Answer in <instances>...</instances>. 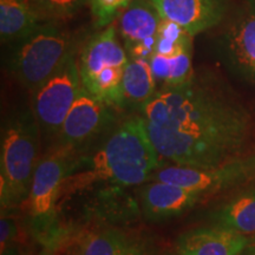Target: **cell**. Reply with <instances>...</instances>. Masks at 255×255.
I'll use <instances>...</instances> for the list:
<instances>
[{
  "label": "cell",
  "mask_w": 255,
  "mask_h": 255,
  "mask_svg": "<svg viewBox=\"0 0 255 255\" xmlns=\"http://www.w3.org/2000/svg\"><path fill=\"white\" fill-rule=\"evenodd\" d=\"M141 113L161 161L213 168L251 154L250 113L202 76L159 88Z\"/></svg>",
  "instance_id": "1"
},
{
  "label": "cell",
  "mask_w": 255,
  "mask_h": 255,
  "mask_svg": "<svg viewBox=\"0 0 255 255\" xmlns=\"http://www.w3.org/2000/svg\"><path fill=\"white\" fill-rule=\"evenodd\" d=\"M161 165V158L152 144L144 120L132 116L123 121L94 154L81 157L73 175L64 183L73 188L94 182H110L120 186H137L145 182Z\"/></svg>",
  "instance_id": "2"
},
{
  "label": "cell",
  "mask_w": 255,
  "mask_h": 255,
  "mask_svg": "<svg viewBox=\"0 0 255 255\" xmlns=\"http://www.w3.org/2000/svg\"><path fill=\"white\" fill-rule=\"evenodd\" d=\"M40 128L32 108L12 113L1 130L0 148V203L1 213L28 197L32 177L39 162Z\"/></svg>",
  "instance_id": "3"
},
{
  "label": "cell",
  "mask_w": 255,
  "mask_h": 255,
  "mask_svg": "<svg viewBox=\"0 0 255 255\" xmlns=\"http://www.w3.org/2000/svg\"><path fill=\"white\" fill-rule=\"evenodd\" d=\"M129 56L113 24L87 41L78 56L82 85L89 94L113 107H122V81Z\"/></svg>",
  "instance_id": "4"
},
{
  "label": "cell",
  "mask_w": 255,
  "mask_h": 255,
  "mask_svg": "<svg viewBox=\"0 0 255 255\" xmlns=\"http://www.w3.org/2000/svg\"><path fill=\"white\" fill-rule=\"evenodd\" d=\"M75 37L60 23H43L19 45L9 60L13 77L33 92L76 49Z\"/></svg>",
  "instance_id": "5"
},
{
  "label": "cell",
  "mask_w": 255,
  "mask_h": 255,
  "mask_svg": "<svg viewBox=\"0 0 255 255\" xmlns=\"http://www.w3.org/2000/svg\"><path fill=\"white\" fill-rule=\"evenodd\" d=\"M82 89L76 47L53 75L32 92L31 108L39 124L41 135L47 138H57L64 120Z\"/></svg>",
  "instance_id": "6"
},
{
  "label": "cell",
  "mask_w": 255,
  "mask_h": 255,
  "mask_svg": "<svg viewBox=\"0 0 255 255\" xmlns=\"http://www.w3.org/2000/svg\"><path fill=\"white\" fill-rule=\"evenodd\" d=\"M255 175V152L219 167L194 168L168 165L158 168L149 177L150 181L167 182L193 190L205 197L209 194L244 183Z\"/></svg>",
  "instance_id": "7"
},
{
  "label": "cell",
  "mask_w": 255,
  "mask_h": 255,
  "mask_svg": "<svg viewBox=\"0 0 255 255\" xmlns=\"http://www.w3.org/2000/svg\"><path fill=\"white\" fill-rule=\"evenodd\" d=\"M218 55L233 76L255 82V0H241L219 38Z\"/></svg>",
  "instance_id": "8"
},
{
  "label": "cell",
  "mask_w": 255,
  "mask_h": 255,
  "mask_svg": "<svg viewBox=\"0 0 255 255\" xmlns=\"http://www.w3.org/2000/svg\"><path fill=\"white\" fill-rule=\"evenodd\" d=\"M193 37L162 19L149 62L158 89L182 84L193 76Z\"/></svg>",
  "instance_id": "9"
},
{
  "label": "cell",
  "mask_w": 255,
  "mask_h": 255,
  "mask_svg": "<svg viewBox=\"0 0 255 255\" xmlns=\"http://www.w3.org/2000/svg\"><path fill=\"white\" fill-rule=\"evenodd\" d=\"M81 152L56 143L41 156L38 162L31 189L28 208L31 214L41 218L52 210L65 178L77 167Z\"/></svg>",
  "instance_id": "10"
},
{
  "label": "cell",
  "mask_w": 255,
  "mask_h": 255,
  "mask_svg": "<svg viewBox=\"0 0 255 255\" xmlns=\"http://www.w3.org/2000/svg\"><path fill=\"white\" fill-rule=\"evenodd\" d=\"M113 105L100 101L84 88L64 120L56 143L70 146L81 152L114 122Z\"/></svg>",
  "instance_id": "11"
},
{
  "label": "cell",
  "mask_w": 255,
  "mask_h": 255,
  "mask_svg": "<svg viewBox=\"0 0 255 255\" xmlns=\"http://www.w3.org/2000/svg\"><path fill=\"white\" fill-rule=\"evenodd\" d=\"M162 18L150 0H132L119 15V34L129 57L150 58Z\"/></svg>",
  "instance_id": "12"
},
{
  "label": "cell",
  "mask_w": 255,
  "mask_h": 255,
  "mask_svg": "<svg viewBox=\"0 0 255 255\" xmlns=\"http://www.w3.org/2000/svg\"><path fill=\"white\" fill-rule=\"evenodd\" d=\"M163 20L178 25L191 37L218 26L228 12L227 0H150Z\"/></svg>",
  "instance_id": "13"
},
{
  "label": "cell",
  "mask_w": 255,
  "mask_h": 255,
  "mask_svg": "<svg viewBox=\"0 0 255 255\" xmlns=\"http://www.w3.org/2000/svg\"><path fill=\"white\" fill-rule=\"evenodd\" d=\"M252 240L233 229L212 226L183 233L176 241L177 255H239Z\"/></svg>",
  "instance_id": "14"
},
{
  "label": "cell",
  "mask_w": 255,
  "mask_h": 255,
  "mask_svg": "<svg viewBox=\"0 0 255 255\" xmlns=\"http://www.w3.org/2000/svg\"><path fill=\"white\" fill-rule=\"evenodd\" d=\"M202 197L196 191L159 181H150L141 191L143 210L146 218L155 221L181 215Z\"/></svg>",
  "instance_id": "15"
},
{
  "label": "cell",
  "mask_w": 255,
  "mask_h": 255,
  "mask_svg": "<svg viewBox=\"0 0 255 255\" xmlns=\"http://www.w3.org/2000/svg\"><path fill=\"white\" fill-rule=\"evenodd\" d=\"M150 62L143 57H129L122 81V107L142 109L157 91Z\"/></svg>",
  "instance_id": "16"
},
{
  "label": "cell",
  "mask_w": 255,
  "mask_h": 255,
  "mask_svg": "<svg viewBox=\"0 0 255 255\" xmlns=\"http://www.w3.org/2000/svg\"><path fill=\"white\" fill-rule=\"evenodd\" d=\"M41 24L31 0H0V38L2 44L24 40Z\"/></svg>",
  "instance_id": "17"
},
{
  "label": "cell",
  "mask_w": 255,
  "mask_h": 255,
  "mask_svg": "<svg viewBox=\"0 0 255 255\" xmlns=\"http://www.w3.org/2000/svg\"><path fill=\"white\" fill-rule=\"evenodd\" d=\"M213 222L250 237L255 234V187L234 195L212 214Z\"/></svg>",
  "instance_id": "18"
},
{
  "label": "cell",
  "mask_w": 255,
  "mask_h": 255,
  "mask_svg": "<svg viewBox=\"0 0 255 255\" xmlns=\"http://www.w3.org/2000/svg\"><path fill=\"white\" fill-rule=\"evenodd\" d=\"M76 255H143V251L122 233L104 231L89 235Z\"/></svg>",
  "instance_id": "19"
},
{
  "label": "cell",
  "mask_w": 255,
  "mask_h": 255,
  "mask_svg": "<svg viewBox=\"0 0 255 255\" xmlns=\"http://www.w3.org/2000/svg\"><path fill=\"white\" fill-rule=\"evenodd\" d=\"M41 23H62L72 18L89 0H31Z\"/></svg>",
  "instance_id": "20"
},
{
  "label": "cell",
  "mask_w": 255,
  "mask_h": 255,
  "mask_svg": "<svg viewBox=\"0 0 255 255\" xmlns=\"http://www.w3.org/2000/svg\"><path fill=\"white\" fill-rule=\"evenodd\" d=\"M131 1L132 0H89L96 26L101 28L109 26Z\"/></svg>",
  "instance_id": "21"
},
{
  "label": "cell",
  "mask_w": 255,
  "mask_h": 255,
  "mask_svg": "<svg viewBox=\"0 0 255 255\" xmlns=\"http://www.w3.org/2000/svg\"><path fill=\"white\" fill-rule=\"evenodd\" d=\"M17 223L13 219L7 218V216L1 215L0 220V232H1V238H0V244H1V253L11 246L12 242L17 237Z\"/></svg>",
  "instance_id": "22"
},
{
  "label": "cell",
  "mask_w": 255,
  "mask_h": 255,
  "mask_svg": "<svg viewBox=\"0 0 255 255\" xmlns=\"http://www.w3.org/2000/svg\"><path fill=\"white\" fill-rule=\"evenodd\" d=\"M239 255H255V245H250V246H247L245 248L244 251L241 252Z\"/></svg>",
  "instance_id": "23"
},
{
  "label": "cell",
  "mask_w": 255,
  "mask_h": 255,
  "mask_svg": "<svg viewBox=\"0 0 255 255\" xmlns=\"http://www.w3.org/2000/svg\"><path fill=\"white\" fill-rule=\"evenodd\" d=\"M40 255H51V253H49V252H44V253L40 254Z\"/></svg>",
  "instance_id": "24"
}]
</instances>
